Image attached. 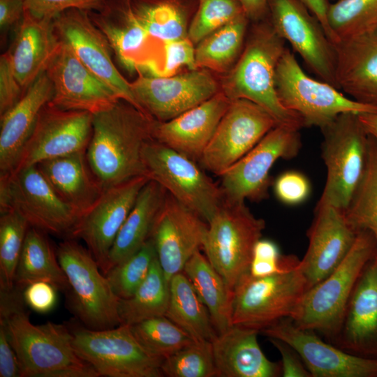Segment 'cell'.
I'll return each mask as SVG.
<instances>
[{
    "label": "cell",
    "instance_id": "1",
    "mask_svg": "<svg viewBox=\"0 0 377 377\" xmlns=\"http://www.w3.org/2000/svg\"><path fill=\"white\" fill-rule=\"evenodd\" d=\"M22 290H0V323L16 353L20 377H99L76 352L68 325H34Z\"/></svg>",
    "mask_w": 377,
    "mask_h": 377
},
{
    "label": "cell",
    "instance_id": "2",
    "mask_svg": "<svg viewBox=\"0 0 377 377\" xmlns=\"http://www.w3.org/2000/svg\"><path fill=\"white\" fill-rule=\"evenodd\" d=\"M154 121L151 116L121 99L93 115L86 156L103 189L145 175L143 151L153 139Z\"/></svg>",
    "mask_w": 377,
    "mask_h": 377
},
{
    "label": "cell",
    "instance_id": "3",
    "mask_svg": "<svg viewBox=\"0 0 377 377\" xmlns=\"http://www.w3.org/2000/svg\"><path fill=\"white\" fill-rule=\"evenodd\" d=\"M237 64L223 82V93L230 100L246 99L267 110L279 125L300 130L301 117L286 108L276 87L278 63L286 47L272 24L256 26Z\"/></svg>",
    "mask_w": 377,
    "mask_h": 377
},
{
    "label": "cell",
    "instance_id": "4",
    "mask_svg": "<svg viewBox=\"0 0 377 377\" xmlns=\"http://www.w3.org/2000/svg\"><path fill=\"white\" fill-rule=\"evenodd\" d=\"M376 251L377 242L371 233L359 231L337 267L305 293L290 317L293 323L301 329L319 332L330 341L338 330L356 282Z\"/></svg>",
    "mask_w": 377,
    "mask_h": 377
},
{
    "label": "cell",
    "instance_id": "5",
    "mask_svg": "<svg viewBox=\"0 0 377 377\" xmlns=\"http://www.w3.org/2000/svg\"><path fill=\"white\" fill-rule=\"evenodd\" d=\"M320 130L327 178L318 202L344 212L364 172L369 135L358 114L351 112L339 114Z\"/></svg>",
    "mask_w": 377,
    "mask_h": 377
},
{
    "label": "cell",
    "instance_id": "6",
    "mask_svg": "<svg viewBox=\"0 0 377 377\" xmlns=\"http://www.w3.org/2000/svg\"><path fill=\"white\" fill-rule=\"evenodd\" d=\"M56 252L68 282L71 309L82 325L93 330L119 325L120 299L89 251L66 238Z\"/></svg>",
    "mask_w": 377,
    "mask_h": 377
},
{
    "label": "cell",
    "instance_id": "7",
    "mask_svg": "<svg viewBox=\"0 0 377 377\" xmlns=\"http://www.w3.org/2000/svg\"><path fill=\"white\" fill-rule=\"evenodd\" d=\"M202 249L212 265L230 289L249 273L253 248L265 228L244 202L224 200L207 223Z\"/></svg>",
    "mask_w": 377,
    "mask_h": 377
},
{
    "label": "cell",
    "instance_id": "8",
    "mask_svg": "<svg viewBox=\"0 0 377 377\" xmlns=\"http://www.w3.org/2000/svg\"><path fill=\"white\" fill-rule=\"evenodd\" d=\"M276 87L283 105L299 115L304 127L322 128L343 113L377 112L376 106L356 101L329 83L310 77L287 47L276 67Z\"/></svg>",
    "mask_w": 377,
    "mask_h": 377
},
{
    "label": "cell",
    "instance_id": "9",
    "mask_svg": "<svg viewBox=\"0 0 377 377\" xmlns=\"http://www.w3.org/2000/svg\"><path fill=\"white\" fill-rule=\"evenodd\" d=\"M78 355L107 377H161L163 360L149 353L134 337L131 326L93 330L68 324Z\"/></svg>",
    "mask_w": 377,
    "mask_h": 377
},
{
    "label": "cell",
    "instance_id": "10",
    "mask_svg": "<svg viewBox=\"0 0 377 377\" xmlns=\"http://www.w3.org/2000/svg\"><path fill=\"white\" fill-rule=\"evenodd\" d=\"M15 211L30 226L68 238L80 215L54 191L36 165L0 175V213Z\"/></svg>",
    "mask_w": 377,
    "mask_h": 377
},
{
    "label": "cell",
    "instance_id": "11",
    "mask_svg": "<svg viewBox=\"0 0 377 377\" xmlns=\"http://www.w3.org/2000/svg\"><path fill=\"white\" fill-rule=\"evenodd\" d=\"M143 163L149 180L161 184L207 223L224 200L221 187L195 161L154 139L144 149Z\"/></svg>",
    "mask_w": 377,
    "mask_h": 377
},
{
    "label": "cell",
    "instance_id": "12",
    "mask_svg": "<svg viewBox=\"0 0 377 377\" xmlns=\"http://www.w3.org/2000/svg\"><path fill=\"white\" fill-rule=\"evenodd\" d=\"M308 290L307 281L298 267L264 277L249 273L233 291L232 325L260 332L280 319L290 318Z\"/></svg>",
    "mask_w": 377,
    "mask_h": 377
},
{
    "label": "cell",
    "instance_id": "13",
    "mask_svg": "<svg viewBox=\"0 0 377 377\" xmlns=\"http://www.w3.org/2000/svg\"><path fill=\"white\" fill-rule=\"evenodd\" d=\"M301 148L299 130L277 125L219 177L224 200L259 201L267 195L269 171L279 158L290 159Z\"/></svg>",
    "mask_w": 377,
    "mask_h": 377
},
{
    "label": "cell",
    "instance_id": "14",
    "mask_svg": "<svg viewBox=\"0 0 377 377\" xmlns=\"http://www.w3.org/2000/svg\"><path fill=\"white\" fill-rule=\"evenodd\" d=\"M277 125L275 119L256 103L246 99L232 100L200 162L204 168L220 176Z\"/></svg>",
    "mask_w": 377,
    "mask_h": 377
},
{
    "label": "cell",
    "instance_id": "15",
    "mask_svg": "<svg viewBox=\"0 0 377 377\" xmlns=\"http://www.w3.org/2000/svg\"><path fill=\"white\" fill-rule=\"evenodd\" d=\"M271 24L319 80L337 88L336 48L321 24L300 0H269Z\"/></svg>",
    "mask_w": 377,
    "mask_h": 377
},
{
    "label": "cell",
    "instance_id": "16",
    "mask_svg": "<svg viewBox=\"0 0 377 377\" xmlns=\"http://www.w3.org/2000/svg\"><path fill=\"white\" fill-rule=\"evenodd\" d=\"M138 73L131 82L140 109L159 121L170 120L219 93L218 84L205 68L167 77Z\"/></svg>",
    "mask_w": 377,
    "mask_h": 377
},
{
    "label": "cell",
    "instance_id": "17",
    "mask_svg": "<svg viewBox=\"0 0 377 377\" xmlns=\"http://www.w3.org/2000/svg\"><path fill=\"white\" fill-rule=\"evenodd\" d=\"M149 179L138 176L103 190L79 218L68 238L81 239L104 274L110 249L137 197Z\"/></svg>",
    "mask_w": 377,
    "mask_h": 377
},
{
    "label": "cell",
    "instance_id": "18",
    "mask_svg": "<svg viewBox=\"0 0 377 377\" xmlns=\"http://www.w3.org/2000/svg\"><path fill=\"white\" fill-rule=\"evenodd\" d=\"M55 32L96 76L119 97L141 110L128 82L112 58L111 47L101 31L91 20L88 10L71 8L53 19Z\"/></svg>",
    "mask_w": 377,
    "mask_h": 377
},
{
    "label": "cell",
    "instance_id": "19",
    "mask_svg": "<svg viewBox=\"0 0 377 377\" xmlns=\"http://www.w3.org/2000/svg\"><path fill=\"white\" fill-rule=\"evenodd\" d=\"M260 332L293 347L312 377H377V358L359 356L324 341L316 332L297 327L289 317Z\"/></svg>",
    "mask_w": 377,
    "mask_h": 377
},
{
    "label": "cell",
    "instance_id": "20",
    "mask_svg": "<svg viewBox=\"0 0 377 377\" xmlns=\"http://www.w3.org/2000/svg\"><path fill=\"white\" fill-rule=\"evenodd\" d=\"M92 121L90 112L65 110L47 103L40 112L14 171L86 151L92 134Z\"/></svg>",
    "mask_w": 377,
    "mask_h": 377
},
{
    "label": "cell",
    "instance_id": "21",
    "mask_svg": "<svg viewBox=\"0 0 377 377\" xmlns=\"http://www.w3.org/2000/svg\"><path fill=\"white\" fill-rule=\"evenodd\" d=\"M207 228L204 219L167 192L149 238L168 282L202 247Z\"/></svg>",
    "mask_w": 377,
    "mask_h": 377
},
{
    "label": "cell",
    "instance_id": "22",
    "mask_svg": "<svg viewBox=\"0 0 377 377\" xmlns=\"http://www.w3.org/2000/svg\"><path fill=\"white\" fill-rule=\"evenodd\" d=\"M45 73L52 86L49 104L59 109L85 111L94 115L110 109L120 100L63 42Z\"/></svg>",
    "mask_w": 377,
    "mask_h": 377
},
{
    "label": "cell",
    "instance_id": "23",
    "mask_svg": "<svg viewBox=\"0 0 377 377\" xmlns=\"http://www.w3.org/2000/svg\"><path fill=\"white\" fill-rule=\"evenodd\" d=\"M357 233L343 211L318 202L307 231L309 246L298 265L309 289L337 267L351 249Z\"/></svg>",
    "mask_w": 377,
    "mask_h": 377
},
{
    "label": "cell",
    "instance_id": "24",
    "mask_svg": "<svg viewBox=\"0 0 377 377\" xmlns=\"http://www.w3.org/2000/svg\"><path fill=\"white\" fill-rule=\"evenodd\" d=\"M329 342L357 355L377 358V251L356 282Z\"/></svg>",
    "mask_w": 377,
    "mask_h": 377
},
{
    "label": "cell",
    "instance_id": "25",
    "mask_svg": "<svg viewBox=\"0 0 377 377\" xmlns=\"http://www.w3.org/2000/svg\"><path fill=\"white\" fill-rule=\"evenodd\" d=\"M230 103L223 92H219L170 120L154 119L152 138L193 161H200Z\"/></svg>",
    "mask_w": 377,
    "mask_h": 377
},
{
    "label": "cell",
    "instance_id": "26",
    "mask_svg": "<svg viewBox=\"0 0 377 377\" xmlns=\"http://www.w3.org/2000/svg\"><path fill=\"white\" fill-rule=\"evenodd\" d=\"M334 45L338 89L356 101L377 107V31Z\"/></svg>",
    "mask_w": 377,
    "mask_h": 377
},
{
    "label": "cell",
    "instance_id": "27",
    "mask_svg": "<svg viewBox=\"0 0 377 377\" xmlns=\"http://www.w3.org/2000/svg\"><path fill=\"white\" fill-rule=\"evenodd\" d=\"M52 96V86L44 72L13 108L0 115V175L15 169L40 112Z\"/></svg>",
    "mask_w": 377,
    "mask_h": 377
},
{
    "label": "cell",
    "instance_id": "28",
    "mask_svg": "<svg viewBox=\"0 0 377 377\" xmlns=\"http://www.w3.org/2000/svg\"><path fill=\"white\" fill-rule=\"evenodd\" d=\"M257 330L232 325L212 341L219 377H279L281 362L269 360L258 342Z\"/></svg>",
    "mask_w": 377,
    "mask_h": 377
},
{
    "label": "cell",
    "instance_id": "29",
    "mask_svg": "<svg viewBox=\"0 0 377 377\" xmlns=\"http://www.w3.org/2000/svg\"><path fill=\"white\" fill-rule=\"evenodd\" d=\"M15 30L7 53L16 77L27 90L45 72L61 41L55 32L52 19L36 17L26 10Z\"/></svg>",
    "mask_w": 377,
    "mask_h": 377
},
{
    "label": "cell",
    "instance_id": "30",
    "mask_svg": "<svg viewBox=\"0 0 377 377\" xmlns=\"http://www.w3.org/2000/svg\"><path fill=\"white\" fill-rule=\"evenodd\" d=\"M36 167L59 196L80 216L104 190L88 163L86 151L45 160Z\"/></svg>",
    "mask_w": 377,
    "mask_h": 377
},
{
    "label": "cell",
    "instance_id": "31",
    "mask_svg": "<svg viewBox=\"0 0 377 377\" xmlns=\"http://www.w3.org/2000/svg\"><path fill=\"white\" fill-rule=\"evenodd\" d=\"M166 195V190L153 180L142 187L110 249L104 274L137 252L149 239Z\"/></svg>",
    "mask_w": 377,
    "mask_h": 377
},
{
    "label": "cell",
    "instance_id": "32",
    "mask_svg": "<svg viewBox=\"0 0 377 377\" xmlns=\"http://www.w3.org/2000/svg\"><path fill=\"white\" fill-rule=\"evenodd\" d=\"M44 231L29 226L15 277V287L22 290L33 282L45 281L57 290L68 292V282Z\"/></svg>",
    "mask_w": 377,
    "mask_h": 377
},
{
    "label": "cell",
    "instance_id": "33",
    "mask_svg": "<svg viewBox=\"0 0 377 377\" xmlns=\"http://www.w3.org/2000/svg\"><path fill=\"white\" fill-rule=\"evenodd\" d=\"M183 272L209 311L217 333L232 325L233 291L200 251L186 262Z\"/></svg>",
    "mask_w": 377,
    "mask_h": 377
},
{
    "label": "cell",
    "instance_id": "34",
    "mask_svg": "<svg viewBox=\"0 0 377 377\" xmlns=\"http://www.w3.org/2000/svg\"><path fill=\"white\" fill-rule=\"evenodd\" d=\"M170 298L165 316L194 341H212L218 333L208 309L182 272L169 281Z\"/></svg>",
    "mask_w": 377,
    "mask_h": 377
},
{
    "label": "cell",
    "instance_id": "35",
    "mask_svg": "<svg viewBox=\"0 0 377 377\" xmlns=\"http://www.w3.org/2000/svg\"><path fill=\"white\" fill-rule=\"evenodd\" d=\"M121 13L122 20L119 21L105 12L89 11L91 20L107 38L119 63L128 71L137 72L138 54L145 47L150 36L126 4Z\"/></svg>",
    "mask_w": 377,
    "mask_h": 377
},
{
    "label": "cell",
    "instance_id": "36",
    "mask_svg": "<svg viewBox=\"0 0 377 377\" xmlns=\"http://www.w3.org/2000/svg\"><path fill=\"white\" fill-rule=\"evenodd\" d=\"M169 298V282L156 256L148 275L135 293L127 299H120V325H133L151 318L165 316Z\"/></svg>",
    "mask_w": 377,
    "mask_h": 377
},
{
    "label": "cell",
    "instance_id": "37",
    "mask_svg": "<svg viewBox=\"0 0 377 377\" xmlns=\"http://www.w3.org/2000/svg\"><path fill=\"white\" fill-rule=\"evenodd\" d=\"M247 22L246 15H241L199 42L195 48L197 68L218 72L229 68L242 50Z\"/></svg>",
    "mask_w": 377,
    "mask_h": 377
},
{
    "label": "cell",
    "instance_id": "38",
    "mask_svg": "<svg viewBox=\"0 0 377 377\" xmlns=\"http://www.w3.org/2000/svg\"><path fill=\"white\" fill-rule=\"evenodd\" d=\"M152 38L163 43L188 36L186 16L175 0H126L125 3Z\"/></svg>",
    "mask_w": 377,
    "mask_h": 377
},
{
    "label": "cell",
    "instance_id": "39",
    "mask_svg": "<svg viewBox=\"0 0 377 377\" xmlns=\"http://www.w3.org/2000/svg\"><path fill=\"white\" fill-rule=\"evenodd\" d=\"M344 214L355 230L369 231L377 242V143L371 136L362 179Z\"/></svg>",
    "mask_w": 377,
    "mask_h": 377
},
{
    "label": "cell",
    "instance_id": "40",
    "mask_svg": "<svg viewBox=\"0 0 377 377\" xmlns=\"http://www.w3.org/2000/svg\"><path fill=\"white\" fill-rule=\"evenodd\" d=\"M327 20L336 43L377 31V0H338L329 3Z\"/></svg>",
    "mask_w": 377,
    "mask_h": 377
},
{
    "label": "cell",
    "instance_id": "41",
    "mask_svg": "<svg viewBox=\"0 0 377 377\" xmlns=\"http://www.w3.org/2000/svg\"><path fill=\"white\" fill-rule=\"evenodd\" d=\"M140 344L151 355L163 360L194 340L165 316L130 325Z\"/></svg>",
    "mask_w": 377,
    "mask_h": 377
},
{
    "label": "cell",
    "instance_id": "42",
    "mask_svg": "<svg viewBox=\"0 0 377 377\" xmlns=\"http://www.w3.org/2000/svg\"><path fill=\"white\" fill-rule=\"evenodd\" d=\"M29 224L15 211L0 216V290L15 288V277L19 259Z\"/></svg>",
    "mask_w": 377,
    "mask_h": 377
},
{
    "label": "cell",
    "instance_id": "43",
    "mask_svg": "<svg viewBox=\"0 0 377 377\" xmlns=\"http://www.w3.org/2000/svg\"><path fill=\"white\" fill-rule=\"evenodd\" d=\"M161 369L169 377L216 376L212 342L193 341L164 359Z\"/></svg>",
    "mask_w": 377,
    "mask_h": 377
},
{
    "label": "cell",
    "instance_id": "44",
    "mask_svg": "<svg viewBox=\"0 0 377 377\" xmlns=\"http://www.w3.org/2000/svg\"><path fill=\"white\" fill-rule=\"evenodd\" d=\"M156 257V250L149 238L137 252L105 274L119 299H127L135 293L148 275Z\"/></svg>",
    "mask_w": 377,
    "mask_h": 377
},
{
    "label": "cell",
    "instance_id": "45",
    "mask_svg": "<svg viewBox=\"0 0 377 377\" xmlns=\"http://www.w3.org/2000/svg\"><path fill=\"white\" fill-rule=\"evenodd\" d=\"M244 14L238 0H200L188 29V37L198 43L206 36Z\"/></svg>",
    "mask_w": 377,
    "mask_h": 377
},
{
    "label": "cell",
    "instance_id": "46",
    "mask_svg": "<svg viewBox=\"0 0 377 377\" xmlns=\"http://www.w3.org/2000/svg\"><path fill=\"white\" fill-rule=\"evenodd\" d=\"M300 260L295 255H283L273 241L260 239L256 244L249 267L254 277H264L290 272L296 269Z\"/></svg>",
    "mask_w": 377,
    "mask_h": 377
},
{
    "label": "cell",
    "instance_id": "47",
    "mask_svg": "<svg viewBox=\"0 0 377 377\" xmlns=\"http://www.w3.org/2000/svg\"><path fill=\"white\" fill-rule=\"evenodd\" d=\"M164 64L160 72V77L174 75L183 66L189 70L197 68L195 63V49L193 43L188 36L164 43Z\"/></svg>",
    "mask_w": 377,
    "mask_h": 377
},
{
    "label": "cell",
    "instance_id": "48",
    "mask_svg": "<svg viewBox=\"0 0 377 377\" xmlns=\"http://www.w3.org/2000/svg\"><path fill=\"white\" fill-rule=\"evenodd\" d=\"M274 191L279 201L286 205H295L308 198L311 193V184L304 174L290 170L276 178Z\"/></svg>",
    "mask_w": 377,
    "mask_h": 377
},
{
    "label": "cell",
    "instance_id": "49",
    "mask_svg": "<svg viewBox=\"0 0 377 377\" xmlns=\"http://www.w3.org/2000/svg\"><path fill=\"white\" fill-rule=\"evenodd\" d=\"M25 10L39 18L54 19L60 13L77 8L88 11L99 8L107 0H23Z\"/></svg>",
    "mask_w": 377,
    "mask_h": 377
},
{
    "label": "cell",
    "instance_id": "50",
    "mask_svg": "<svg viewBox=\"0 0 377 377\" xmlns=\"http://www.w3.org/2000/svg\"><path fill=\"white\" fill-rule=\"evenodd\" d=\"M25 91L15 76L7 52L2 54L0 57V115L13 108Z\"/></svg>",
    "mask_w": 377,
    "mask_h": 377
},
{
    "label": "cell",
    "instance_id": "51",
    "mask_svg": "<svg viewBox=\"0 0 377 377\" xmlns=\"http://www.w3.org/2000/svg\"><path fill=\"white\" fill-rule=\"evenodd\" d=\"M57 289L45 281H36L27 285L22 291L24 302L32 310L40 313L50 311L57 302Z\"/></svg>",
    "mask_w": 377,
    "mask_h": 377
},
{
    "label": "cell",
    "instance_id": "52",
    "mask_svg": "<svg viewBox=\"0 0 377 377\" xmlns=\"http://www.w3.org/2000/svg\"><path fill=\"white\" fill-rule=\"evenodd\" d=\"M268 339L281 354V376L312 377L301 356L293 347L282 340Z\"/></svg>",
    "mask_w": 377,
    "mask_h": 377
},
{
    "label": "cell",
    "instance_id": "53",
    "mask_svg": "<svg viewBox=\"0 0 377 377\" xmlns=\"http://www.w3.org/2000/svg\"><path fill=\"white\" fill-rule=\"evenodd\" d=\"M0 377H20L16 353L5 326L0 323Z\"/></svg>",
    "mask_w": 377,
    "mask_h": 377
},
{
    "label": "cell",
    "instance_id": "54",
    "mask_svg": "<svg viewBox=\"0 0 377 377\" xmlns=\"http://www.w3.org/2000/svg\"><path fill=\"white\" fill-rule=\"evenodd\" d=\"M25 12L23 0H0V29L5 33L22 22Z\"/></svg>",
    "mask_w": 377,
    "mask_h": 377
},
{
    "label": "cell",
    "instance_id": "55",
    "mask_svg": "<svg viewBox=\"0 0 377 377\" xmlns=\"http://www.w3.org/2000/svg\"><path fill=\"white\" fill-rule=\"evenodd\" d=\"M306 8L316 17L321 24L326 34L335 44L337 40L334 36L327 20V10L329 3L327 0H300Z\"/></svg>",
    "mask_w": 377,
    "mask_h": 377
},
{
    "label": "cell",
    "instance_id": "56",
    "mask_svg": "<svg viewBox=\"0 0 377 377\" xmlns=\"http://www.w3.org/2000/svg\"><path fill=\"white\" fill-rule=\"evenodd\" d=\"M248 19L258 20L263 16L269 0H238Z\"/></svg>",
    "mask_w": 377,
    "mask_h": 377
},
{
    "label": "cell",
    "instance_id": "57",
    "mask_svg": "<svg viewBox=\"0 0 377 377\" xmlns=\"http://www.w3.org/2000/svg\"><path fill=\"white\" fill-rule=\"evenodd\" d=\"M358 117L366 132L377 143V112L360 114Z\"/></svg>",
    "mask_w": 377,
    "mask_h": 377
}]
</instances>
